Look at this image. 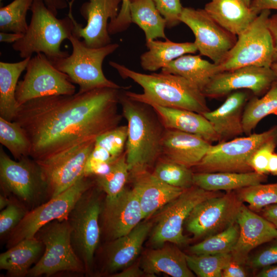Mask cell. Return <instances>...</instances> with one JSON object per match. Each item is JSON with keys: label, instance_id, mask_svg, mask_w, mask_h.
I'll list each match as a JSON object with an SVG mask.
<instances>
[{"label": "cell", "instance_id": "6f0895ef", "mask_svg": "<svg viewBox=\"0 0 277 277\" xmlns=\"http://www.w3.org/2000/svg\"><path fill=\"white\" fill-rule=\"evenodd\" d=\"M268 171L269 173L277 176V152H274L269 159Z\"/></svg>", "mask_w": 277, "mask_h": 277}, {"label": "cell", "instance_id": "8fae6325", "mask_svg": "<svg viewBox=\"0 0 277 277\" xmlns=\"http://www.w3.org/2000/svg\"><path fill=\"white\" fill-rule=\"evenodd\" d=\"M222 193L207 191L195 185L184 189L159 210L151 232V243L156 248L166 242L177 246L186 244L188 239L183 234V226L192 209L202 201Z\"/></svg>", "mask_w": 277, "mask_h": 277}, {"label": "cell", "instance_id": "9c48e42d", "mask_svg": "<svg viewBox=\"0 0 277 277\" xmlns=\"http://www.w3.org/2000/svg\"><path fill=\"white\" fill-rule=\"evenodd\" d=\"M93 186L81 196L67 218L72 246L83 264L85 272L92 268L101 234L100 216L102 204Z\"/></svg>", "mask_w": 277, "mask_h": 277}, {"label": "cell", "instance_id": "44dd1931", "mask_svg": "<svg viewBox=\"0 0 277 277\" xmlns=\"http://www.w3.org/2000/svg\"><path fill=\"white\" fill-rule=\"evenodd\" d=\"M211 145L199 135L165 129L160 157L192 168L202 160Z\"/></svg>", "mask_w": 277, "mask_h": 277}, {"label": "cell", "instance_id": "60d3db41", "mask_svg": "<svg viewBox=\"0 0 277 277\" xmlns=\"http://www.w3.org/2000/svg\"><path fill=\"white\" fill-rule=\"evenodd\" d=\"M234 191L242 202L248 203V207L257 213L268 205L277 204V183H261Z\"/></svg>", "mask_w": 277, "mask_h": 277}, {"label": "cell", "instance_id": "7a4b0ae2", "mask_svg": "<svg viewBox=\"0 0 277 277\" xmlns=\"http://www.w3.org/2000/svg\"><path fill=\"white\" fill-rule=\"evenodd\" d=\"M109 64L122 78H130L143 88V93L125 92L132 100L149 105L186 109L202 114L210 110L202 92L182 76L163 72L145 74L115 62Z\"/></svg>", "mask_w": 277, "mask_h": 277}, {"label": "cell", "instance_id": "6da1fadb", "mask_svg": "<svg viewBox=\"0 0 277 277\" xmlns=\"http://www.w3.org/2000/svg\"><path fill=\"white\" fill-rule=\"evenodd\" d=\"M121 89L102 88L42 97L19 106L13 121L30 141V156L47 159L119 126Z\"/></svg>", "mask_w": 277, "mask_h": 277}, {"label": "cell", "instance_id": "484cf974", "mask_svg": "<svg viewBox=\"0 0 277 277\" xmlns=\"http://www.w3.org/2000/svg\"><path fill=\"white\" fill-rule=\"evenodd\" d=\"M141 267L150 276L160 273L172 277L194 276L188 266L186 254L170 245L147 251L142 258Z\"/></svg>", "mask_w": 277, "mask_h": 277}, {"label": "cell", "instance_id": "603a6c76", "mask_svg": "<svg viewBox=\"0 0 277 277\" xmlns=\"http://www.w3.org/2000/svg\"><path fill=\"white\" fill-rule=\"evenodd\" d=\"M152 227L150 222L140 223L127 234L110 240L104 249L105 271L113 273L129 266L140 253Z\"/></svg>", "mask_w": 277, "mask_h": 277}, {"label": "cell", "instance_id": "cb8c5ba5", "mask_svg": "<svg viewBox=\"0 0 277 277\" xmlns=\"http://www.w3.org/2000/svg\"><path fill=\"white\" fill-rule=\"evenodd\" d=\"M248 98V95L245 91L232 92L219 107L203 114L217 135L218 142H226L243 135V113Z\"/></svg>", "mask_w": 277, "mask_h": 277}, {"label": "cell", "instance_id": "836d02e7", "mask_svg": "<svg viewBox=\"0 0 277 277\" xmlns=\"http://www.w3.org/2000/svg\"><path fill=\"white\" fill-rule=\"evenodd\" d=\"M270 114L277 115V82L262 97L255 96L246 103L242 117L244 133L251 134L259 123Z\"/></svg>", "mask_w": 277, "mask_h": 277}, {"label": "cell", "instance_id": "5b68a950", "mask_svg": "<svg viewBox=\"0 0 277 277\" xmlns=\"http://www.w3.org/2000/svg\"><path fill=\"white\" fill-rule=\"evenodd\" d=\"M69 41L72 53L50 61L55 68L67 74L72 83L79 86L78 92L102 88L122 89L105 76L102 69L105 58L118 48V44L110 43L100 48L89 47L73 35Z\"/></svg>", "mask_w": 277, "mask_h": 277}, {"label": "cell", "instance_id": "83f0119b", "mask_svg": "<svg viewBox=\"0 0 277 277\" xmlns=\"http://www.w3.org/2000/svg\"><path fill=\"white\" fill-rule=\"evenodd\" d=\"M44 250V245L35 236L24 239L0 254V269L9 276H27Z\"/></svg>", "mask_w": 277, "mask_h": 277}, {"label": "cell", "instance_id": "1f68e13d", "mask_svg": "<svg viewBox=\"0 0 277 277\" xmlns=\"http://www.w3.org/2000/svg\"><path fill=\"white\" fill-rule=\"evenodd\" d=\"M30 58L16 63L0 62V117L8 121H13L17 111L15 91Z\"/></svg>", "mask_w": 277, "mask_h": 277}, {"label": "cell", "instance_id": "30bf717a", "mask_svg": "<svg viewBox=\"0 0 277 277\" xmlns=\"http://www.w3.org/2000/svg\"><path fill=\"white\" fill-rule=\"evenodd\" d=\"M270 10L261 11L241 33L218 65L220 72L248 66L270 67L274 62L271 35L268 27Z\"/></svg>", "mask_w": 277, "mask_h": 277}, {"label": "cell", "instance_id": "7402d4cb", "mask_svg": "<svg viewBox=\"0 0 277 277\" xmlns=\"http://www.w3.org/2000/svg\"><path fill=\"white\" fill-rule=\"evenodd\" d=\"M130 176L132 180V189L139 200L144 219L158 212L184 190L165 183L149 170L130 173Z\"/></svg>", "mask_w": 277, "mask_h": 277}, {"label": "cell", "instance_id": "680465c9", "mask_svg": "<svg viewBox=\"0 0 277 277\" xmlns=\"http://www.w3.org/2000/svg\"><path fill=\"white\" fill-rule=\"evenodd\" d=\"M12 202V198L3 193L0 194V209L2 210Z\"/></svg>", "mask_w": 277, "mask_h": 277}, {"label": "cell", "instance_id": "d590c367", "mask_svg": "<svg viewBox=\"0 0 277 277\" xmlns=\"http://www.w3.org/2000/svg\"><path fill=\"white\" fill-rule=\"evenodd\" d=\"M239 231V226L235 222L224 231L191 246L189 251L193 254L231 253L238 241Z\"/></svg>", "mask_w": 277, "mask_h": 277}, {"label": "cell", "instance_id": "94428289", "mask_svg": "<svg viewBox=\"0 0 277 277\" xmlns=\"http://www.w3.org/2000/svg\"><path fill=\"white\" fill-rule=\"evenodd\" d=\"M246 4L250 6L251 0H244Z\"/></svg>", "mask_w": 277, "mask_h": 277}, {"label": "cell", "instance_id": "2e32d148", "mask_svg": "<svg viewBox=\"0 0 277 277\" xmlns=\"http://www.w3.org/2000/svg\"><path fill=\"white\" fill-rule=\"evenodd\" d=\"M195 36L200 54L219 65L236 42V36L217 23L204 9L183 7L180 17Z\"/></svg>", "mask_w": 277, "mask_h": 277}, {"label": "cell", "instance_id": "f1b7e54d", "mask_svg": "<svg viewBox=\"0 0 277 277\" xmlns=\"http://www.w3.org/2000/svg\"><path fill=\"white\" fill-rule=\"evenodd\" d=\"M194 185L207 191H230L266 182L267 174L255 171L249 172H196Z\"/></svg>", "mask_w": 277, "mask_h": 277}, {"label": "cell", "instance_id": "277c9868", "mask_svg": "<svg viewBox=\"0 0 277 277\" xmlns=\"http://www.w3.org/2000/svg\"><path fill=\"white\" fill-rule=\"evenodd\" d=\"M68 3V15L58 18L46 6L43 0H33L30 8L32 15L23 36L14 43L12 48L22 58L31 57L33 53H42L50 61L66 57L69 53L61 50V44L73 35L74 28L72 5Z\"/></svg>", "mask_w": 277, "mask_h": 277}, {"label": "cell", "instance_id": "ab89813d", "mask_svg": "<svg viewBox=\"0 0 277 277\" xmlns=\"http://www.w3.org/2000/svg\"><path fill=\"white\" fill-rule=\"evenodd\" d=\"M189 269L199 277H222L223 269L232 259L231 253L186 254Z\"/></svg>", "mask_w": 277, "mask_h": 277}, {"label": "cell", "instance_id": "d6a6232c", "mask_svg": "<svg viewBox=\"0 0 277 277\" xmlns=\"http://www.w3.org/2000/svg\"><path fill=\"white\" fill-rule=\"evenodd\" d=\"M129 3L131 22L144 31L146 41L167 38L166 21L153 0H129Z\"/></svg>", "mask_w": 277, "mask_h": 277}, {"label": "cell", "instance_id": "8992f818", "mask_svg": "<svg viewBox=\"0 0 277 277\" xmlns=\"http://www.w3.org/2000/svg\"><path fill=\"white\" fill-rule=\"evenodd\" d=\"M0 186L3 194L13 198L29 211L50 199L41 168L30 156L11 159L0 147Z\"/></svg>", "mask_w": 277, "mask_h": 277}, {"label": "cell", "instance_id": "c3c4849f", "mask_svg": "<svg viewBox=\"0 0 277 277\" xmlns=\"http://www.w3.org/2000/svg\"><path fill=\"white\" fill-rule=\"evenodd\" d=\"M244 265L234 260L232 257L223 269L222 277H245L247 276Z\"/></svg>", "mask_w": 277, "mask_h": 277}, {"label": "cell", "instance_id": "74e56055", "mask_svg": "<svg viewBox=\"0 0 277 277\" xmlns=\"http://www.w3.org/2000/svg\"><path fill=\"white\" fill-rule=\"evenodd\" d=\"M33 0H13L0 8L1 32L24 34L28 24L26 16Z\"/></svg>", "mask_w": 277, "mask_h": 277}, {"label": "cell", "instance_id": "7dc6e473", "mask_svg": "<svg viewBox=\"0 0 277 277\" xmlns=\"http://www.w3.org/2000/svg\"><path fill=\"white\" fill-rule=\"evenodd\" d=\"M132 23L129 0H122V5L116 17L109 22L108 30L114 35L126 30Z\"/></svg>", "mask_w": 277, "mask_h": 277}, {"label": "cell", "instance_id": "52a82bcc", "mask_svg": "<svg viewBox=\"0 0 277 277\" xmlns=\"http://www.w3.org/2000/svg\"><path fill=\"white\" fill-rule=\"evenodd\" d=\"M34 236L42 242L44 250L27 276H50L62 272H85L83 264L72 246L67 219L55 220L46 224Z\"/></svg>", "mask_w": 277, "mask_h": 277}, {"label": "cell", "instance_id": "5bb4252c", "mask_svg": "<svg viewBox=\"0 0 277 277\" xmlns=\"http://www.w3.org/2000/svg\"><path fill=\"white\" fill-rule=\"evenodd\" d=\"M243 203L235 191L207 199L194 207L185 228L194 239L202 240L220 233L235 223Z\"/></svg>", "mask_w": 277, "mask_h": 277}, {"label": "cell", "instance_id": "4fadbf2b", "mask_svg": "<svg viewBox=\"0 0 277 277\" xmlns=\"http://www.w3.org/2000/svg\"><path fill=\"white\" fill-rule=\"evenodd\" d=\"M26 70L15 91L18 107L37 98L75 93V87L68 75L55 68L42 53L30 58Z\"/></svg>", "mask_w": 277, "mask_h": 277}, {"label": "cell", "instance_id": "e575fe53", "mask_svg": "<svg viewBox=\"0 0 277 277\" xmlns=\"http://www.w3.org/2000/svg\"><path fill=\"white\" fill-rule=\"evenodd\" d=\"M0 143L15 160L30 155L31 144L24 130L17 123L2 117H0Z\"/></svg>", "mask_w": 277, "mask_h": 277}, {"label": "cell", "instance_id": "ee69618b", "mask_svg": "<svg viewBox=\"0 0 277 277\" xmlns=\"http://www.w3.org/2000/svg\"><path fill=\"white\" fill-rule=\"evenodd\" d=\"M254 254L249 255L245 265L253 269L277 264V238L266 243Z\"/></svg>", "mask_w": 277, "mask_h": 277}, {"label": "cell", "instance_id": "11a10c76", "mask_svg": "<svg viewBox=\"0 0 277 277\" xmlns=\"http://www.w3.org/2000/svg\"><path fill=\"white\" fill-rule=\"evenodd\" d=\"M24 34L13 32H0V42L6 43H14L21 38Z\"/></svg>", "mask_w": 277, "mask_h": 277}, {"label": "cell", "instance_id": "9f6ffc18", "mask_svg": "<svg viewBox=\"0 0 277 277\" xmlns=\"http://www.w3.org/2000/svg\"><path fill=\"white\" fill-rule=\"evenodd\" d=\"M255 276L257 277H277V264L261 268Z\"/></svg>", "mask_w": 277, "mask_h": 277}, {"label": "cell", "instance_id": "f6af8a7d", "mask_svg": "<svg viewBox=\"0 0 277 277\" xmlns=\"http://www.w3.org/2000/svg\"><path fill=\"white\" fill-rule=\"evenodd\" d=\"M277 146V135L262 145L254 152L251 165L253 171L264 174H269L268 163L271 154Z\"/></svg>", "mask_w": 277, "mask_h": 277}, {"label": "cell", "instance_id": "ac0fdd59", "mask_svg": "<svg viewBox=\"0 0 277 277\" xmlns=\"http://www.w3.org/2000/svg\"><path fill=\"white\" fill-rule=\"evenodd\" d=\"M100 217L101 231L109 241L127 234L144 219L136 194L126 188L114 197H105Z\"/></svg>", "mask_w": 277, "mask_h": 277}, {"label": "cell", "instance_id": "f907efd6", "mask_svg": "<svg viewBox=\"0 0 277 277\" xmlns=\"http://www.w3.org/2000/svg\"><path fill=\"white\" fill-rule=\"evenodd\" d=\"M268 27L272 40L274 62H277V13L270 15L269 17Z\"/></svg>", "mask_w": 277, "mask_h": 277}, {"label": "cell", "instance_id": "7c38bea8", "mask_svg": "<svg viewBox=\"0 0 277 277\" xmlns=\"http://www.w3.org/2000/svg\"><path fill=\"white\" fill-rule=\"evenodd\" d=\"M94 185L91 177L84 176L60 194L29 210L8 235L7 248L24 239L34 237L41 227L53 220L67 219L78 199Z\"/></svg>", "mask_w": 277, "mask_h": 277}, {"label": "cell", "instance_id": "d4e9b609", "mask_svg": "<svg viewBox=\"0 0 277 277\" xmlns=\"http://www.w3.org/2000/svg\"><path fill=\"white\" fill-rule=\"evenodd\" d=\"M152 107L165 129H174L199 135L212 143L219 137L208 120L202 114L186 109L155 104Z\"/></svg>", "mask_w": 277, "mask_h": 277}, {"label": "cell", "instance_id": "d6986e66", "mask_svg": "<svg viewBox=\"0 0 277 277\" xmlns=\"http://www.w3.org/2000/svg\"><path fill=\"white\" fill-rule=\"evenodd\" d=\"M121 2L122 0H89L84 3L80 12L87 24L84 27L74 19L73 35L83 38L89 47L100 48L111 43L108 26L117 16Z\"/></svg>", "mask_w": 277, "mask_h": 277}, {"label": "cell", "instance_id": "91938a15", "mask_svg": "<svg viewBox=\"0 0 277 277\" xmlns=\"http://www.w3.org/2000/svg\"><path fill=\"white\" fill-rule=\"evenodd\" d=\"M270 68L272 69V70L274 72L276 75V78H277V62H273Z\"/></svg>", "mask_w": 277, "mask_h": 277}, {"label": "cell", "instance_id": "f546056e", "mask_svg": "<svg viewBox=\"0 0 277 277\" xmlns=\"http://www.w3.org/2000/svg\"><path fill=\"white\" fill-rule=\"evenodd\" d=\"M146 46L148 50L141 55L140 64L144 70L151 72L162 69L179 57L198 51L194 42L176 43L167 38L165 41H146Z\"/></svg>", "mask_w": 277, "mask_h": 277}, {"label": "cell", "instance_id": "f5cc1de1", "mask_svg": "<svg viewBox=\"0 0 277 277\" xmlns=\"http://www.w3.org/2000/svg\"><path fill=\"white\" fill-rule=\"evenodd\" d=\"M146 274L143 269L137 265L127 267L121 272L115 273L111 276L112 277H140Z\"/></svg>", "mask_w": 277, "mask_h": 277}, {"label": "cell", "instance_id": "ffe728a7", "mask_svg": "<svg viewBox=\"0 0 277 277\" xmlns=\"http://www.w3.org/2000/svg\"><path fill=\"white\" fill-rule=\"evenodd\" d=\"M236 222L239 226V235L231 253L234 260L245 265L250 252L277 238V231L272 223L244 203Z\"/></svg>", "mask_w": 277, "mask_h": 277}, {"label": "cell", "instance_id": "ba28073f", "mask_svg": "<svg viewBox=\"0 0 277 277\" xmlns=\"http://www.w3.org/2000/svg\"><path fill=\"white\" fill-rule=\"evenodd\" d=\"M277 135V126L260 133L218 142L211 145L202 160L191 168L196 172H249L254 171L251 158L264 143Z\"/></svg>", "mask_w": 277, "mask_h": 277}, {"label": "cell", "instance_id": "7bdbcfd3", "mask_svg": "<svg viewBox=\"0 0 277 277\" xmlns=\"http://www.w3.org/2000/svg\"><path fill=\"white\" fill-rule=\"evenodd\" d=\"M29 210L12 198V202L0 213V236L9 235L22 221Z\"/></svg>", "mask_w": 277, "mask_h": 277}, {"label": "cell", "instance_id": "db71d44e", "mask_svg": "<svg viewBox=\"0 0 277 277\" xmlns=\"http://www.w3.org/2000/svg\"><path fill=\"white\" fill-rule=\"evenodd\" d=\"M2 1V0H0ZM47 7L55 15L58 11L66 8L69 4L66 0H43Z\"/></svg>", "mask_w": 277, "mask_h": 277}, {"label": "cell", "instance_id": "b9f144b4", "mask_svg": "<svg viewBox=\"0 0 277 277\" xmlns=\"http://www.w3.org/2000/svg\"><path fill=\"white\" fill-rule=\"evenodd\" d=\"M127 136V125L118 126L98 136L94 146L102 149L117 159L125 152Z\"/></svg>", "mask_w": 277, "mask_h": 277}, {"label": "cell", "instance_id": "e0dca14e", "mask_svg": "<svg viewBox=\"0 0 277 277\" xmlns=\"http://www.w3.org/2000/svg\"><path fill=\"white\" fill-rule=\"evenodd\" d=\"M277 82L270 67L248 66L216 74L202 91L206 97L219 98L240 89L264 94Z\"/></svg>", "mask_w": 277, "mask_h": 277}, {"label": "cell", "instance_id": "bcb514c9", "mask_svg": "<svg viewBox=\"0 0 277 277\" xmlns=\"http://www.w3.org/2000/svg\"><path fill=\"white\" fill-rule=\"evenodd\" d=\"M155 6L164 18L166 27L171 28L181 22L180 17L183 7L181 0H153Z\"/></svg>", "mask_w": 277, "mask_h": 277}, {"label": "cell", "instance_id": "816d5d0a", "mask_svg": "<svg viewBox=\"0 0 277 277\" xmlns=\"http://www.w3.org/2000/svg\"><path fill=\"white\" fill-rule=\"evenodd\" d=\"M259 213L272 223L277 231V204H271L264 207Z\"/></svg>", "mask_w": 277, "mask_h": 277}, {"label": "cell", "instance_id": "4dcf8cb0", "mask_svg": "<svg viewBox=\"0 0 277 277\" xmlns=\"http://www.w3.org/2000/svg\"><path fill=\"white\" fill-rule=\"evenodd\" d=\"M161 72L180 75L202 92L211 78L220 72L217 64L203 59L200 55H183L171 62Z\"/></svg>", "mask_w": 277, "mask_h": 277}, {"label": "cell", "instance_id": "f35d334b", "mask_svg": "<svg viewBox=\"0 0 277 277\" xmlns=\"http://www.w3.org/2000/svg\"><path fill=\"white\" fill-rule=\"evenodd\" d=\"M165 183L183 189L194 185L191 168L160 157L152 172Z\"/></svg>", "mask_w": 277, "mask_h": 277}, {"label": "cell", "instance_id": "4316f807", "mask_svg": "<svg viewBox=\"0 0 277 277\" xmlns=\"http://www.w3.org/2000/svg\"><path fill=\"white\" fill-rule=\"evenodd\" d=\"M204 9L220 26L238 36L258 16L244 0H211Z\"/></svg>", "mask_w": 277, "mask_h": 277}, {"label": "cell", "instance_id": "9a60e30c", "mask_svg": "<svg viewBox=\"0 0 277 277\" xmlns=\"http://www.w3.org/2000/svg\"><path fill=\"white\" fill-rule=\"evenodd\" d=\"M95 140L81 143L47 159L36 161L47 183L50 199L84 176L85 166Z\"/></svg>", "mask_w": 277, "mask_h": 277}, {"label": "cell", "instance_id": "3957f363", "mask_svg": "<svg viewBox=\"0 0 277 277\" xmlns=\"http://www.w3.org/2000/svg\"><path fill=\"white\" fill-rule=\"evenodd\" d=\"M119 103L127 121L125 152L130 173L149 170L161 156L165 128L149 105L132 100L120 91Z\"/></svg>", "mask_w": 277, "mask_h": 277}, {"label": "cell", "instance_id": "681fc988", "mask_svg": "<svg viewBox=\"0 0 277 277\" xmlns=\"http://www.w3.org/2000/svg\"><path fill=\"white\" fill-rule=\"evenodd\" d=\"M250 8L258 14L265 10H277V0H251Z\"/></svg>", "mask_w": 277, "mask_h": 277}, {"label": "cell", "instance_id": "8d00e7d4", "mask_svg": "<svg viewBox=\"0 0 277 277\" xmlns=\"http://www.w3.org/2000/svg\"><path fill=\"white\" fill-rule=\"evenodd\" d=\"M130 176V171L124 152L112 164L105 175L94 177L95 185L106 196L112 198L117 195L125 188Z\"/></svg>", "mask_w": 277, "mask_h": 277}]
</instances>
